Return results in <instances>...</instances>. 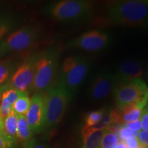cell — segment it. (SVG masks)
I'll return each mask as SVG.
<instances>
[{
	"mask_svg": "<svg viewBox=\"0 0 148 148\" xmlns=\"http://www.w3.org/2000/svg\"><path fill=\"white\" fill-rule=\"evenodd\" d=\"M106 17L110 23L131 27H148V0H122L107 3Z\"/></svg>",
	"mask_w": 148,
	"mask_h": 148,
	"instance_id": "cell-1",
	"label": "cell"
},
{
	"mask_svg": "<svg viewBox=\"0 0 148 148\" xmlns=\"http://www.w3.org/2000/svg\"><path fill=\"white\" fill-rule=\"evenodd\" d=\"M45 130H52L59 124L72 98L68 90L58 80L45 92Z\"/></svg>",
	"mask_w": 148,
	"mask_h": 148,
	"instance_id": "cell-2",
	"label": "cell"
},
{
	"mask_svg": "<svg viewBox=\"0 0 148 148\" xmlns=\"http://www.w3.org/2000/svg\"><path fill=\"white\" fill-rule=\"evenodd\" d=\"M59 60V51L49 49L37 55L36 70L32 88L34 93L45 92L56 82Z\"/></svg>",
	"mask_w": 148,
	"mask_h": 148,
	"instance_id": "cell-3",
	"label": "cell"
},
{
	"mask_svg": "<svg viewBox=\"0 0 148 148\" xmlns=\"http://www.w3.org/2000/svg\"><path fill=\"white\" fill-rule=\"evenodd\" d=\"M90 66V60L83 56H71L63 60L58 81L63 84L71 97L84 82Z\"/></svg>",
	"mask_w": 148,
	"mask_h": 148,
	"instance_id": "cell-4",
	"label": "cell"
},
{
	"mask_svg": "<svg viewBox=\"0 0 148 148\" xmlns=\"http://www.w3.org/2000/svg\"><path fill=\"white\" fill-rule=\"evenodd\" d=\"M94 5V2L86 0H62L51 5L48 12L58 21L79 22L91 16Z\"/></svg>",
	"mask_w": 148,
	"mask_h": 148,
	"instance_id": "cell-5",
	"label": "cell"
},
{
	"mask_svg": "<svg viewBox=\"0 0 148 148\" xmlns=\"http://www.w3.org/2000/svg\"><path fill=\"white\" fill-rule=\"evenodd\" d=\"M113 95L116 108L134 103L143 109L148 102V86L142 78L116 83Z\"/></svg>",
	"mask_w": 148,
	"mask_h": 148,
	"instance_id": "cell-6",
	"label": "cell"
},
{
	"mask_svg": "<svg viewBox=\"0 0 148 148\" xmlns=\"http://www.w3.org/2000/svg\"><path fill=\"white\" fill-rule=\"evenodd\" d=\"M110 36L101 30L88 31L73 38L68 44V47L78 49L88 52H97L106 49L110 43Z\"/></svg>",
	"mask_w": 148,
	"mask_h": 148,
	"instance_id": "cell-7",
	"label": "cell"
},
{
	"mask_svg": "<svg viewBox=\"0 0 148 148\" xmlns=\"http://www.w3.org/2000/svg\"><path fill=\"white\" fill-rule=\"evenodd\" d=\"M37 55L29 56L20 64L12 73L9 80L10 88L17 90L24 93L31 90L34 82Z\"/></svg>",
	"mask_w": 148,
	"mask_h": 148,
	"instance_id": "cell-8",
	"label": "cell"
},
{
	"mask_svg": "<svg viewBox=\"0 0 148 148\" xmlns=\"http://www.w3.org/2000/svg\"><path fill=\"white\" fill-rule=\"evenodd\" d=\"M38 38V30L34 27H23L14 31L3 40L7 51H23L32 47Z\"/></svg>",
	"mask_w": 148,
	"mask_h": 148,
	"instance_id": "cell-9",
	"label": "cell"
},
{
	"mask_svg": "<svg viewBox=\"0 0 148 148\" xmlns=\"http://www.w3.org/2000/svg\"><path fill=\"white\" fill-rule=\"evenodd\" d=\"M25 117L33 134L41 132L45 130V94L36 92L31 98V105Z\"/></svg>",
	"mask_w": 148,
	"mask_h": 148,
	"instance_id": "cell-10",
	"label": "cell"
},
{
	"mask_svg": "<svg viewBox=\"0 0 148 148\" xmlns=\"http://www.w3.org/2000/svg\"><path fill=\"white\" fill-rule=\"evenodd\" d=\"M116 84L115 74L108 71L102 72L95 77L90 85V97L95 101L104 99L113 93Z\"/></svg>",
	"mask_w": 148,
	"mask_h": 148,
	"instance_id": "cell-11",
	"label": "cell"
},
{
	"mask_svg": "<svg viewBox=\"0 0 148 148\" xmlns=\"http://www.w3.org/2000/svg\"><path fill=\"white\" fill-rule=\"evenodd\" d=\"M143 69L138 62L127 60L120 65L115 74L116 83L128 82L134 79H141Z\"/></svg>",
	"mask_w": 148,
	"mask_h": 148,
	"instance_id": "cell-12",
	"label": "cell"
},
{
	"mask_svg": "<svg viewBox=\"0 0 148 148\" xmlns=\"http://www.w3.org/2000/svg\"><path fill=\"white\" fill-rule=\"evenodd\" d=\"M104 132L103 130L84 126L81 130L82 143L80 148H100Z\"/></svg>",
	"mask_w": 148,
	"mask_h": 148,
	"instance_id": "cell-13",
	"label": "cell"
},
{
	"mask_svg": "<svg viewBox=\"0 0 148 148\" xmlns=\"http://www.w3.org/2000/svg\"><path fill=\"white\" fill-rule=\"evenodd\" d=\"M17 114L12 110L3 122V131L14 142L17 139Z\"/></svg>",
	"mask_w": 148,
	"mask_h": 148,
	"instance_id": "cell-14",
	"label": "cell"
},
{
	"mask_svg": "<svg viewBox=\"0 0 148 148\" xmlns=\"http://www.w3.org/2000/svg\"><path fill=\"white\" fill-rule=\"evenodd\" d=\"M17 139H19L23 143H25L32 138L33 133L29 128L25 115L17 114Z\"/></svg>",
	"mask_w": 148,
	"mask_h": 148,
	"instance_id": "cell-15",
	"label": "cell"
},
{
	"mask_svg": "<svg viewBox=\"0 0 148 148\" xmlns=\"http://www.w3.org/2000/svg\"><path fill=\"white\" fill-rule=\"evenodd\" d=\"M31 105V98L27 95L18 98L12 105V110L16 114L25 115Z\"/></svg>",
	"mask_w": 148,
	"mask_h": 148,
	"instance_id": "cell-16",
	"label": "cell"
},
{
	"mask_svg": "<svg viewBox=\"0 0 148 148\" xmlns=\"http://www.w3.org/2000/svg\"><path fill=\"white\" fill-rule=\"evenodd\" d=\"M119 141L117 135L106 130L101 140L100 148H116Z\"/></svg>",
	"mask_w": 148,
	"mask_h": 148,
	"instance_id": "cell-17",
	"label": "cell"
},
{
	"mask_svg": "<svg viewBox=\"0 0 148 148\" xmlns=\"http://www.w3.org/2000/svg\"><path fill=\"white\" fill-rule=\"evenodd\" d=\"M25 95H27V94L18 91L17 90L13 89V88H9L8 90H5L2 93V95H1V101L8 103V104L12 106L14 103L17 100L18 98Z\"/></svg>",
	"mask_w": 148,
	"mask_h": 148,
	"instance_id": "cell-18",
	"label": "cell"
},
{
	"mask_svg": "<svg viewBox=\"0 0 148 148\" xmlns=\"http://www.w3.org/2000/svg\"><path fill=\"white\" fill-rule=\"evenodd\" d=\"M111 110L112 109L106 108V107L103 108L102 114H101L100 120H99V121L98 122L95 126L91 127L106 130L109 127L111 126L112 125V117H111Z\"/></svg>",
	"mask_w": 148,
	"mask_h": 148,
	"instance_id": "cell-19",
	"label": "cell"
},
{
	"mask_svg": "<svg viewBox=\"0 0 148 148\" xmlns=\"http://www.w3.org/2000/svg\"><path fill=\"white\" fill-rule=\"evenodd\" d=\"M12 70V63L10 60L0 61V86L8 80Z\"/></svg>",
	"mask_w": 148,
	"mask_h": 148,
	"instance_id": "cell-20",
	"label": "cell"
},
{
	"mask_svg": "<svg viewBox=\"0 0 148 148\" xmlns=\"http://www.w3.org/2000/svg\"><path fill=\"white\" fill-rule=\"evenodd\" d=\"M101 114H102V108L97 110L91 111L86 114L84 118V127H91L95 126L99 121Z\"/></svg>",
	"mask_w": 148,
	"mask_h": 148,
	"instance_id": "cell-21",
	"label": "cell"
},
{
	"mask_svg": "<svg viewBox=\"0 0 148 148\" xmlns=\"http://www.w3.org/2000/svg\"><path fill=\"white\" fill-rule=\"evenodd\" d=\"M138 132H133L130 130L127 129L123 125H121L119 127V132H118V137L120 140L125 141V140L132 138L137 137Z\"/></svg>",
	"mask_w": 148,
	"mask_h": 148,
	"instance_id": "cell-22",
	"label": "cell"
},
{
	"mask_svg": "<svg viewBox=\"0 0 148 148\" xmlns=\"http://www.w3.org/2000/svg\"><path fill=\"white\" fill-rule=\"evenodd\" d=\"M15 142L12 140L0 128V148H12Z\"/></svg>",
	"mask_w": 148,
	"mask_h": 148,
	"instance_id": "cell-23",
	"label": "cell"
},
{
	"mask_svg": "<svg viewBox=\"0 0 148 148\" xmlns=\"http://www.w3.org/2000/svg\"><path fill=\"white\" fill-rule=\"evenodd\" d=\"M23 148H49L48 146L41 142L38 141L36 138H32L23 144Z\"/></svg>",
	"mask_w": 148,
	"mask_h": 148,
	"instance_id": "cell-24",
	"label": "cell"
},
{
	"mask_svg": "<svg viewBox=\"0 0 148 148\" xmlns=\"http://www.w3.org/2000/svg\"><path fill=\"white\" fill-rule=\"evenodd\" d=\"M141 123V129L143 131L148 132V105L147 104L142 110L141 116L140 119Z\"/></svg>",
	"mask_w": 148,
	"mask_h": 148,
	"instance_id": "cell-25",
	"label": "cell"
},
{
	"mask_svg": "<svg viewBox=\"0 0 148 148\" xmlns=\"http://www.w3.org/2000/svg\"><path fill=\"white\" fill-rule=\"evenodd\" d=\"M10 24L8 20L0 18V40L2 39L10 29Z\"/></svg>",
	"mask_w": 148,
	"mask_h": 148,
	"instance_id": "cell-26",
	"label": "cell"
},
{
	"mask_svg": "<svg viewBox=\"0 0 148 148\" xmlns=\"http://www.w3.org/2000/svg\"><path fill=\"white\" fill-rule=\"evenodd\" d=\"M137 138L140 146L148 148V132L140 130L138 134Z\"/></svg>",
	"mask_w": 148,
	"mask_h": 148,
	"instance_id": "cell-27",
	"label": "cell"
},
{
	"mask_svg": "<svg viewBox=\"0 0 148 148\" xmlns=\"http://www.w3.org/2000/svg\"><path fill=\"white\" fill-rule=\"evenodd\" d=\"M123 125L127 129L133 131V132H139L141 130V123H140V120L138 121L131 122V123H127L123 124Z\"/></svg>",
	"mask_w": 148,
	"mask_h": 148,
	"instance_id": "cell-28",
	"label": "cell"
},
{
	"mask_svg": "<svg viewBox=\"0 0 148 148\" xmlns=\"http://www.w3.org/2000/svg\"><path fill=\"white\" fill-rule=\"evenodd\" d=\"M124 142L127 148H138L140 146L137 137L130 138Z\"/></svg>",
	"mask_w": 148,
	"mask_h": 148,
	"instance_id": "cell-29",
	"label": "cell"
},
{
	"mask_svg": "<svg viewBox=\"0 0 148 148\" xmlns=\"http://www.w3.org/2000/svg\"><path fill=\"white\" fill-rule=\"evenodd\" d=\"M7 52L6 49H5L3 42H0V58L5 55V53Z\"/></svg>",
	"mask_w": 148,
	"mask_h": 148,
	"instance_id": "cell-30",
	"label": "cell"
},
{
	"mask_svg": "<svg viewBox=\"0 0 148 148\" xmlns=\"http://www.w3.org/2000/svg\"><path fill=\"white\" fill-rule=\"evenodd\" d=\"M116 148H127L126 145H125L124 141H122V140H120L119 144H118L117 147Z\"/></svg>",
	"mask_w": 148,
	"mask_h": 148,
	"instance_id": "cell-31",
	"label": "cell"
},
{
	"mask_svg": "<svg viewBox=\"0 0 148 148\" xmlns=\"http://www.w3.org/2000/svg\"><path fill=\"white\" fill-rule=\"evenodd\" d=\"M0 128L3 130V123L2 121H1V119H0Z\"/></svg>",
	"mask_w": 148,
	"mask_h": 148,
	"instance_id": "cell-32",
	"label": "cell"
},
{
	"mask_svg": "<svg viewBox=\"0 0 148 148\" xmlns=\"http://www.w3.org/2000/svg\"><path fill=\"white\" fill-rule=\"evenodd\" d=\"M1 95H0V104H1Z\"/></svg>",
	"mask_w": 148,
	"mask_h": 148,
	"instance_id": "cell-33",
	"label": "cell"
},
{
	"mask_svg": "<svg viewBox=\"0 0 148 148\" xmlns=\"http://www.w3.org/2000/svg\"><path fill=\"white\" fill-rule=\"evenodd\" d=\"M138 148H146V147H143V146H140Z\"/></svg>",
	"mask_w": 148,
	"mask_h": 148,
	"instance_id": "cell-34",
	"label": "cell"
},
{
	"mask_svg": "<svg viewBox=\"0 0 148 148\" xmlns=\"http://www.w3.org/2000/svg\"><path fill=\"white\" fill-rule=\"evenodd\" d=\"M147 79H148V70H147Z\"/></svg>",
	"mask_w": 148,
	"mask_h": 148,
	"instance_id": "cell-35",
	"label": "cell"
},
{
	"mask_svg": "<svg viewBox=\"0 0 148 148\" xmlns=\"http://www.w3.org/2000/svg\"><path fill=\"white\" fill-rule=\"evenodd\" d=\"M147 105H148V104H147Z\"/></svg>",
	"mask_w": 148,
	"mask_h": 148,
	"instance_id": "cell-36",
	"label": "cell"
}]
</instances>
